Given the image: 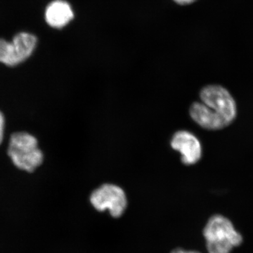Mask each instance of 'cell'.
<instances>
[{
    "label": "cell",
    "mask_w": 253,
    "mask_h": 253,
    "mask_svg": "<svg viewBox=\"0 0 253 253\" xmlns=\"http://www.w3.org/2000/svg\"><path fill=\"white\" fill-rule=\"evenodd\" d=\"M7 155L15 167L33 173L41 167L44 156L38 139L27 131H16L10 136Z\"/></svg>",
    "instance_id": "cell-1"
},
{
    "label": "cell",
    "mask_w": 253,
    "mask_h": 253,
    "mask_svg": "<svg viewBox=\"0 0 253 253\" xmlns=\"http://www.w3.org/2000/svg\"><path fill=\"white\" fill-rule=\"evenodd\" d=\"M201 102L219 115L229 126L237 117V105L226 88L217 84L204 86L200 92Z\"/></svg>",
    "instance_id": "cell-2"
},
{
    "label": "cell",
    "mask_w": 253,
    "mask_h": 253,
    "mask_svg": "<svg viewBox=\"0 0 253 253\" xmlns=\"http://www.w3.org/2000/svg\"><path fill=\"white\" fill-rule=\"evenodd\" d=\"M203 234L206 243L229 245L234 249L244 241L243 236L236 230L232 221L221 214H214L208 219Z\"/></svg>",
    "instance_id": "cell-3"
},
{
    "label": "cell",
    "mask_w": 253,
    "mask_h": 253,
    "mask_svg": "<svg viewBox=\"0 0 253 253\" xmlns=\"http://www.w3.org/2000/svg\"><path fill=\"white\" fill-rule=\"evenodd\" d=\"M37 38L28 33L16 35L12 42L0 39V63L7 66H16L24 62L34 51Z\"/></svg>",
    "instance_id": "cell-4"
},
{
    "label": "cell",
    "mask_w": 253,
    "mask_h": 253,
    "mask_svg": "<svg viewBox=\"0 0 253 253\" xmlns=\"http://www.w3.org/2000/svg\"><path fill=\"white\" fill-rule=\"evenodd\" d=\"M90 202L99 212L109 210L112 217H121L126 211L127 201L124 191L114 184H104L94 190L90 196Z\"/></svg>",
    "instance_id": "cell-5"
},
{
    "label": "cell",
    "mask_w": 253,
    "mask_h": 253,
    "mask_svg": "<svg viewBox=\"0 0 253 253\" xmlns=\"http://www.w3.org/2000/svg\"><path fill=\"white\" fill-rule=\"evenodd\" d=\"M171 146L180 153L181 162L184 164H196L202 157L201 142L190 131L181 130L176 132L171 141Z\"/></svg>",
    "instance_id": "cell-6"
},
{
    "label": "cell",
    "mask_w": 253,
    "mask_h": 253,
    "mask_svg": "<svg viewBox=\"0 0 253 253\" xmlns=\"http://www.w3.org/2000/svg\"><path fill=\"white\" fill-rule=\"evenodd\" d=\"M189 113L195 122L208 130H220L229 126L222 118L203 102H194L190 107Z\"/></svg>",
    "instance_id": "cell-7"
},
{
    "label": "cell",
    "mask_w": 253,
    "mask_h": 253,
    "mask_svg": "<svg viewBox=\"0 0 253 253\" xmlns=\"http://www.w3.org/2000/svg\"><path fill=\"white\" fill-rule=\"evenodd\" d=\"M74 18L71 5L63 0H56L48 5L45 11L46 23L54 28L67 26Z\"/></svg>",
    "instance_id": "cell-8"
},
{
    "label": "cell",
    "mask_w": 253,
    "mask_h": 253,
    "mask_svg": "<svg viewBox=\"0 0 253 253\" xmlns=\"http://www.w3.org/2000/svg\"><path fill=\"white\" fill-rule=\"evenodd\" d=\"M5 125H6V121H5L4 113L0 111V146L4 141Z\"/></svg>",
    "instance_id": "cell-9"
},
{
    "label": "cell",
    "mask_w": 253,
    "mask_h": 253,
    "mask_svg": "<svg viewBox=\"0 0 253 253\" xmlns=\"http://www.w3.org/2000/svg\"><path fill=\"white\" fill-rule=\"evenodd\" d=\"M176 4L180 5H188L194 2L196 0H174Z\"/></svg>",
    "instance_id": "cell-10"
},
{
    "label": "cell",
    "mask_w": 253,
    "mask_h": 253,
    "mask_svg": "<svg viewBox=\"0 0 253 253\" xmlns=\"http://www.w3.org/2000/svg\"><path fill=\"white\" fill-rule=\"evenodd\" d=\"M171 253H201L195 251H185V250L177 249L174 250Z\"/></svg>",
    "instance_id": "cell-11"
}]
</instances>
